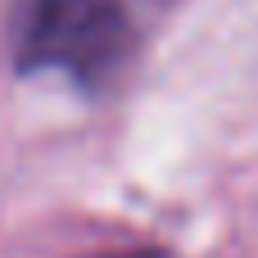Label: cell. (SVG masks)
Segmentation results:
<instances>
[{
	"label": "cell",
	"mask_w": 258,
	"mask_h": 258,
	"mask_svg": "<svg viewBox=\"0 0 258 258\" xmlns=\"http://www.w3.org/2000/svg\"><path fill=\"white\" fill-rule=\"evenodd\" d=\"M100 258H172V254H159V249H122V254H100Z\"/></svg>",
	"instance_id": "7a4b0ae2"
},
{
	"label": "cell",
	"mask_w": 258,
	"mask_h": 258,
	"mask_svg": "<svg viewBox=\"0 0 258 258\" xmlns=\"http://www.w3.org/2000/svg\"><path fill=\"white\" fill-rule=\"evenodd\" d=\"M132 54V23L118 0H14V59L23 73H63L104 86Z\"/></svg>",
	"instance_id": "6da1fadb"
}]
</instances>
